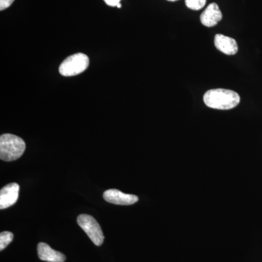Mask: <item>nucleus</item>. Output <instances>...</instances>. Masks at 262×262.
I'll use <instances>...</instances> for the list:
<instances>
[{
	"label": "nucleus",
	"mask_w": 262,
	"mask_h": 262,
	"mask_svg": "<svg viewBox=\"0 0 262 262\" xmlns=\"http://www.w3.org/2000/svg\"><path fill=\"white\" fill-rule=\"evenodd\" d=\"M203 101L208 107L220 110H232L241 101L237 93L231 90L212 89L207 91L203 96Z\"/></svg>",
	"instance_id": "obj_1"
},
{
	"label": "nucleus",
	"mask_w": 262,
	"mask_h": 262,
	"mask_svg": "<svg viewBox=\"0 0 262 262\" xmlns=\"http://www.w3.org/2000/svg\"><path fill=\"white\" fill-rule=\"evenodd\" d=\"M26 144L21 138L5 134L0 136V158L6 162L18 160L24 154Z\"/></svg>",
	"instance_id": "obj_2"
},
{
	"label": "nucleus",
	"mask_w": 262,
	"mask_h": 262,
	"mask_svg": "<svg viewBox=\"0 0 262 262\" xmlns=\"http://www.w3.org/2000/svg\"><path fill=\"white\" fill-rule=\"evenodd\" d=\"M89 63V58L87 55L76 53L69 56L62 62L59 67L60 74L64 77L80 75L87 70Z\"/></svg>",
	"instance_id": "obj_3"
},
{
	"label": "nucleus",
	"mask_w": 262,
	"mask_h": 262,
	"mask_svg": "<svg viewBox=\"0 0 262 262\" xmlns=\"http://www.w3.org/2000/svg\"><path fill=\"white\" fill-rule=\"evenodd\" d=\"M77 224L88 234L89 238L96 246H100L104 241L102 230L97 221L87 214H81L77 217Z\"/></svg>",
	"instance_id": "obj_4"
},
{
	"label": "nucleus",
	"mask_w": 262,
	"mask_h": 262,
	"mask_svg": "<svg viewBox=\"0 0 262 262\" xmlns=\"http://www.w3.org/2000/svg\"><path fill=\"white\" fill-rule=\"evenodd\" d=\"M103 199L108 203L120 206H130L139 201V198L134 194H125L117 189H112L105 191Z\"/></svg>",
	"instance_id": "obj_5"
},
{
	"label": "nucleus",
	"mask_w": 262,
	"mask_h": 262,
	"mask_svg": "<svg viewBox=\"0 0 262 262\" xmlns=\"http://www.w3.org/2000/svg\"><path fill=\"white\" fill-rule=\"evenodd\" d=\"M20 187L16 183H11L5 186L0 191V209L13 206L18 201Z\"/></svg>",
	"instance_id": "obj_6"
},
{
	"label": "nucleus",
	"mask_w": 262,
	"mask_h": 262,
	"mask_svg": "<svg viewBox=\"0 0 262 262\" xmlns=\"http://www.w3.org/2000/svg\"><path fill=\"white\" fill-rule=\"evenodd\" d=\"M222 19V13L216 3H211L201 15V21L206 27H215Z\"/></svg>",
	"instance_id": "obj_7"
},
{
	"label": "nucleus",
	"mask_w": 262,
	"mask_h": 262,
	"mask_svg": "<svg viewBox=\"0 0 262 262\" xmlns=\"http://www.w3.org/2000/svg\"><path fill=\"white\" fill-rule=\"evenodd\" d=\"M214 44L219 51L228 56L236 54L238 51L237 43L233 38L227 37L223 34H218L215 36Z\"/></svg>",
	"instance_id": "obj_8"
},
{
	"label": "nucleus",
	"mask_w": 262,
	"mask_h": 262,
	"mask_svg": "<svg viewBox=\"0 0 262 262\" xmlns=\"http://www.w3.org/2000/svg\"><path fill=\"white\" fill-rule=\"evenodd\" d=\"M37 253L39 259L48 262H64L66 256L59 251H55L49 245L39 243L37 246Z\"/></svg>",
	"instance_id": "obj_9"
},
{
	"label": "nucleus",
	"mask_w": 262,
	"mask_h": 262,
	"mask_svg": "<svg viewBox=\"0 0 262 262\" xmlns=\"http://www.w3.org/2000/svg\"><path fill=\"white\" fill-rule=\"evenodd\" d=\"M13 234L10 232H3L0 234V251H3L13 241Z\"/></svg>",
	"instance_id": "obj_10"
},
{
	"label": "nucleus",
	"mask_w": 262,
	"mask_h": 262,
	"mask_svg": "<svg viewBox=\"0 0 262 262\" xmlns=\"http://www.w3.org/2000/svg\"><path fill=\"white\" fill-rule=\"evenodd\" d=\"M206 3V0H185L186 6L192 10H201Z\"/></svg>",
	"instance_id": "obj_11"
},
{
	"label": "nucleus",
	"mask_w": 262,
	"mask_h": 262,
	"mask_svg": "<svg viewBox=\"0 0 262 262\" xmlns=\"http://www.w3.org/2000/svg\"><path fill=\"white\" fill-rule=\"evenodd\" d=\"M14 1L15 0H0V10L3 11L9 8Z\"/></svg>",
	"instance_id": "obj_12"
},
{
	"label": "nucleus",
	"mask_w": 262,
	"mask_h": 262,
	"mask_svg": "<svg viewBox=\"0 0 262 262\" xmlns=\"http://www.w3.org/2000/svg\"><path fill=\"white\" fill-rule=\"evenodd\" d=\"M106 3V4L108 6L117 7V5L120 4L121 0H103Z\"/></svg>",
	"instance_id": "obj_13"
},
{
	"label": "nucleus",
	"mask_w": 262,
	"mask_h": 262,
	"mask_svg": "<svg viewBox=\"0 0 262 262\" xmlns=\"http://www.w3.org/2000/svg\"><path fill=\"white\" fill-rule=\"evenodd\" d=\"M117 8H121L122 5H121V4H119L118 5H117Z\"/></svg>",
	"instance_id": "obj_14"
},
{
	"label": "nucleus",
	"mask_w": 262,
	"mask_h": 262,
	"mask_svg": "<svg viewBox=\"0 0 262 262\" xmlns=\"http://www.w3.org/2000/svg\"><path fill=\"white\" fill-rule=\"evenodd\" d=\"M167 1H169V2H176V1H178V0H167Z\"/></svg>",
	"instance_id": "obj_15"
}]
</instances>
